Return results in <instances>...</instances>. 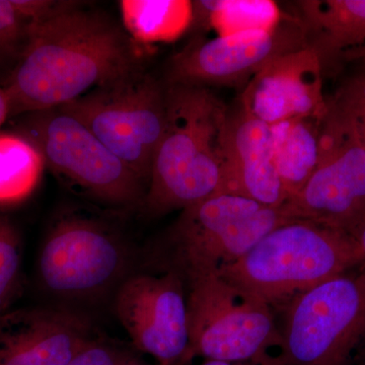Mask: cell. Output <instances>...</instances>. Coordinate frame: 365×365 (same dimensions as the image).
Masks as SVG:
<instances>
[{
  "label": "cell",
  "mask_w": 365,
  "mask_h": 365,
  "mask_svg": "<svg viewBox=\"0 0 365 365\" xmlns=\"http://www.w3.org/2000/svg\"><path fill=\"white\" fill-rule=\"evenodd\" d=\"M125 29L79 2L60 6L31 26L2 86L9 118L55 109L98 86L143 69V54Z\"/></svg>",
  "instance_id": "1"
},
{
  "label": "cell",
  "mask_w": 365,
  "mask_h": 365,
  "mask_svg": "<svg viewBox=\"0 0 365 365\" xmlns=\"http://www.w3.org/2000/svg\"><path fill=\"white\" fill-rule=\"evenodd\" d=\"M165 93L167 124L141 206L153 217L217 195L222 182L227 106L210 88L165 83Z\"/></svg>",
  "instance_id": "2"
},
{
  "label": "cell",
  "mask_w": 365,
  "mask_h": 365,
  "mask_svg": "<svg viewBox=\"0 0 365 365\" xmlns=\"http://www.w3.org/2000/svg\"><path fill=\"white\" fill-rule=\"evenodd\" d=\"M364 264V253L347 232L292 220L268 232L220 276L274 309Z\"/></svg>",
  "instance_id": "3"
},
{
  "label": "cell",
  "mask_w": 365,
  "mask_h": 365,
  "mask_svg": "<svg viewBox=\"0 0 365 365\" xmlns=\"http://www.w3.org/2000/svg\"><path fill=\"white\" fill-rule=\"evenodd\" d=\"M280 207L218 194L181 211L157 249L158 270L190 281L220 273L274 228L292 222Z\"/></svg>",
  "instance_id": "4"
},
{
  "label": "cell",
  "mask_w": 365,
  "mask_h": 365,
  "mask_svg": "<svg viewBox=\"0 0 365 365\" xmlns=\"http://www.w3.org/2000/svg\"><path fill=\"white\" fill-rule=\"evenodd\" d=\"M132 253L121 234L107 223L78 212L55 218L37 261L40 287L64 302L105 297L131 275Z\"/></svg>",
  "instance_id": "5"
},
{
  "label": "cell",
  "mask_w": 365,
  "mask_h": 365,
  "mask_svg": "<svg viewBox=\"0 0 365 365\" xmlns=\"http://www.w3.org/2000/svg\"><path fill=\"white\" fill-rule=\"evenodd\" d=\"M58 109L90 129L148 189L167 124L165 83L139 69Z\"/></svg>",
  "instance_id": "6"
},
{
  "label": "cell",
  "mask_w": 365,
  "mask_h": 365,
  "mask_svg": "<svg viewBox=\"0 0 365 365\" xmlns=\"http://www.w3.org/2000/svg\"><path fill=\"white\" fill-rule=\"evenodd\" d=\"M284 307L283 364H351L365 341V264L311 288Z\"/></svg>",
  "instance_id": "7"
},
{
  "label": "cell",
  "mask_w": 365,
  "mask_h": 365,
  "mask_svg": "<svg viewBox=\"0 0 365 365\" xmlns=\"http://www.w3.org/2000/svg\"><path fill=\"white\" fill-rule=\"evenodd\" d=\"M16 134L40 151L53 173L113 208L141 207L146 187L90 129L58 108L23 115Z\"/></svg>",
  "instance_id": "8"
},
{
  "label": "cell",
  "mask_w": 365,
  "mask_h": 365,
  "mask_svg": "<svg viewBox=\"0 0 365 365\" xmlns=\"http://www.w3.org/2000/svg\"><path fill=\"white\" fill-rule=\"evenodd\" d=\"M187 307L190 359L250 362L280 353V330L263 300L215 275L190 281Z\"/></svg>",
  "instance_id": "9"
},
{
  "label": "cell",
  "mask_w": 365,
  "mask_h": 365,
  "mask_svg": "<svg viewBox=\"0 0 365 365\" xmlns=\"http://www.w3.org/2000/svg\"><path fill=\"white\" fill-rule=\"evenodd\" d=\"M280 208L289 220L344 232L365 215V150L331 98L321 120L313 176Z\"/></svg>",
  "instance_id": "10"
},
{
  "label": "cell",
  "mask_w": 365,
  "mask_h": 365,
  "mask_svg": "<svg viewBox=\"0 0 365 365\" xmlns=\"http://www.w3.org/2000/svg\"><path fill=\"white\" fill-rule=\"evenodd\" d=\"M307 45L299 19L284 18L270 30L198 38L170 58L165 83L205 88L245 86L274 59Z\"/></svg>",
  "instance_id": "11"
},
{
  "label": "cell",
  "mask_w": 365,
  "mask_h": 365,
  "mask_svg": "<svg viewBox=\"0 0 365 365\" xmlns=\"http://www.w3.org/2000/svg\"><path fill=\"white\" fill-rule=\"evenodd\" d=\"M115 312L139 351L163 365L191 362L187 287L178 274H131L115 294Z\"/></svg>",
  "instance_id": "12"
},
{
  "label": "cell",
  "mask_w": 365,
  "mask_h": 365,
  "mask_svg": "<svg viewBox=\"0 0 365 365\" xmlns=\"http://www.w3.org/2000/svg\"><path fill=\"white\" fill-rule=\"evenodd\" d=\"M324 69L312 46L281 55L245 86L240 105L270 126L299 118H322L328 109Z\"/></svg>",
  "instance_id": "13"
},
{
  "label": "cell",
  "mask_w": 365,
  "mask_h": 365,
  "mask_svg": "<svg viewBox=\"0 0 365 365\" xmlns=\"http://www.w3.org/2000/svg\"><path fill=\"white\" fill-rule=\"evenodd\" d=\"M96 337L74 309H13L0 316V365H66Z\"/></svg>",
  "instance_id": "14"
},
{
  "label": "cell",
  "mask_w": 365,
  "mask_h": 365,
  "mask_svg": "<svg viewBox=\"0 0 365 365\" xmlns=\"http://www.w3.org/2000/svg\"><path fill=\"white\" fill-rule=\"evenodd\" d=\"M222 182L218 194L241 197L268 207H281L287 193L274 163L270 125L239 104L228 110L222 135Z\"/></svg>",
  "instance_id": "15"
},
{
  "label": "cell",
  "mask_w": 365,
  "mask_h": 365,
  "mask_svg": "<svg viewBox=\"0 0 365 365\" xmlns=\"http://www.w3.org/2000/svg\"><path fill=\"white\" fill-rule=\"evenodd\" d=\"M309 45L333 63L365 46V0H302L297 2Z\"/></svg>",
  "instance_id": "16"
},
{
  "label": "cell",
  "mask_w": 365,
  "mask_h": 365,
  "mask_svg": "<svg viewBox=\"0 0 365 365\" xmlns=\"http://www.w3.org/2000/svg\"><path fill=\"white\" fill-rule=\"evenodd\" d=\"M322 118H299L271 126L274 163L287 199L304 188L318 165Z\"/></svg>",
  "instance_id": "17"
},
{
  "label": "cell",
  "mask_w": 365,
  "mask_h": 365,
  "mask_svg": "<svg viewBox=\"0 0 365 365\" xmlns=\"http://www.w3.org/2000/svg\"><path fill=\"white\" fill-rule=\"evenodd\" d=\"M120 9L125 31L138 45L179 39L193 19L188 0H122Z\"/></svg>",
  "instance_id": "18"
},
{
  "label": "cell",
  "mask_w": 365,
  "mask_h": 365,
  "mask_svg": "<svg viewBox=\"0 0 365 365\" xmlns=\"http://www.w3.org/2000/svg\"><path fill=\"white\" fill-rule=\"evenodd\" d=\"M192 30L213 29L218 36L270 30L285 18L270 0H198L192 1Z\"/></svg>",
  "instance_id": "19"
},
{
  "label": "cell",
  "mask_w": 365,
  "mask_h": 365,
  "mask_svg": "<svg viewBox=\"0 0 365 365\" xmlns=\"http://www.w3.org/2000/svg\"><path fill=\"white\" fill-rule=\"evenodd\" d=\"M44 167L40 151L25 137L0 133V206L16 205L32 195Z\"/></svg>",
  "instance_id": "20"
},
{
  "label": "cell",
  "mask_w": 365,
  "mask_h": 365,
  "mask_svg": "<svg viewBox=\"0 0 365 365\" xmlns=\"http://www.w3.org/2000/svg\"><path fill=\"white\" fill-rule=\"evenodd\" d=\"M58 1L0 0V66L16 63L25 47L34 21L52 13Z\"/></svg>",
  "instance_id": "21"
},
{
  "label": "cell",
  "mask_w": 365,
  "mask_h": 365,
  "mask_svg": "<svg viewBox=\"0 0 365 365\" xmlns=\"http://www.w3.org/2000/svg\"><path fill=\"white\" fill-rule=\"evenodd\" d=\"M23 246L11 218L0 215V316L13 309L23 285Z\"/></svg>",
  "instance_id": "22"
},
{
  "label": "cell",
  "mask_w": 365,
  "mask_h": 365,
  "mask_svg": "<svg viewBox=\"0 0 365 365\" xmlns=\"http://www.w3.org/2000/svg\"><path fill=\"white\" fill-rule=\"evenodd\" d=\"M365 150V71L346 79L331 98Z\"/></svg>",
  "instance_id": "23"
},
{
  "label": "cell",
  "mask_w": 365,
  "mask_h": 365,
  "mask_svg": "<svg viewBox=\"0 0 365 365\" xmlns=\"http://www.w3.org/2000/svg\"><path fill=\"white\" fill-rule=\"evenodd\" d=\"M133 357L123 346L96 337L66 365H123Z\"/></svg>",
  "instance_id": "24"
},
{
  "label": "cell",
  "mask_w": 365,
  "mask_h": 365,
  "mask_svg": "<svg viewBox=\"0 0 365 365\" xmlns=\"http://www.w3.org/2000/svg\"><path fill=\"white\" fill-rule=\"evenodd\" d=\"M200 365H284L280 359V355L277 356L269 357L267 359L260 360V361L250 362H232L222 361V360L207 359Z\"/></svg>",
  "instance_id": "25"
},
{
  "label": "cell",
  "mask_w": 365,
  "mask_h": 365,
  "mask_svg": "<svg viewBox=\"0 0 365 365\" xmlns=\"http://www.w3.org/2000/svg\"><path fill=\"white\" fill-rule=\"evenodd\" d=\"M347 232L352 235L353 239L359 244L365 258V215L362 216L359 222H355Z\"/></svg>",
  "instance_id": "26"
},
{
  "label": "cell",
  "mask_w": 365,
  "mask_h": 365,
  "mask_svg": "<svg viewBox=\"0 0 365 365\" xmlns=\"http://www.w3.org/2000/svg\"><path fill=\"white\" fill-rule=\"evenodd\" d=\"M7 118H9V104L4 88H0V127L4 125Z\"/></svg>",
  "instance_id": "27"
},
{
  "label": "cell",
  "mask_w": 365,
  "mask_h": 365,
  "mask_svg": "<svg viewBox=\"0 0 365 365\" xmlns=\"http://www.w3.org/2000/svg\"><path fill=\"white\" fill-rule=\"evenodd\" d=\"M343 60H346V61H364L365 66V46L346 55Z\"/></svg>",
  "instance_id": "28"
},
{
  "label": "cell",
  "mask_w": 365,
  "mask_h": 365,
  "mask_svg": "<svg viewBox=\"0 0 365 365\" xmlns=\"http://www.w3.org/2000/svg\"><path fill=\"white\" fill-rule=\"evenodd\" d=\"M353 362H355V365H365V341L364 344L357 352L356 356L354 357Z\"/></svg>",
  "instance_id": "29"
},
{
  "label": "cell",
  "mask_w": 365,
  "mask_h": 365,
  "mask_svg": "<svg viewBox=\"0 0 365 365\" xmlns=\"http://www.w3.org/2000/svg\"><path fill=\"white\" fill-rule=\"evenodd\" d=\"M123 365H163V364H158V362L155 364H145V362L141 361V360L137 359L136 357L134 356L133 359L128 360V361H127L126 364H124Z\"/></svg>",
  "instance_id": "30"
}]
</instances>
